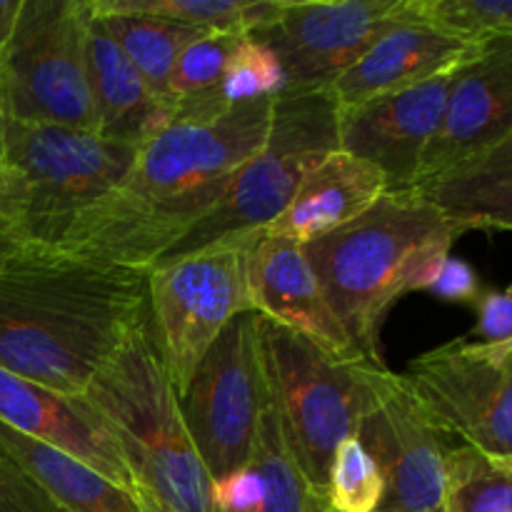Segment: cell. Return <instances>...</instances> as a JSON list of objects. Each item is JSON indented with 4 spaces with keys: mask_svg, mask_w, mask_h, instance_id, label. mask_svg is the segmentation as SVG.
Listing matches in <instances>:
<instances>
[{
    "mask_svg": "<svg viewBox=\"0 0 512 512\" xmlns=\"http://www.w3.org/2000/svg\"><path fill=\"white\" fill-rule=\"evenodd\" d=\"M80 398L118 445L140 512H213V480L180 415L148 310Z\"/></svg>",
    "mask_w": 512,
    "mask_h": 512,
    "instance_id": "277c9868",
    "label": "cell"
},
{
    "mask_svg": "<svg viewBox=\"0 0 512 512\" xmlns=\"http://www.w3.org/2000/svg\"><path fill=\"white\" fill-rule=\"evenodd\" d=\"M5 123H8V113H5L3 90H0V163H5Z\"/></svg>",
    "mask_w": 512,
    "mask_h": 512,
    "instance_id": "8d00e7d4",
    "label": "cell"
},
{
    "mask_svg": "<svg viewBox=\"0 0 512 512\" xmlns=\"http://www.w3.org/2000/svg\"><path fill=\"white\" fill-rule=\"evenodd\" d=\"M0 423L78 458L130 493L123 455L83 398L0 368Z\"/></svg>",
    "mask_w": 512,
    "mask_h": 512,
    "instance_id": "ac0fdd59",
    "label": "cell"
},
{
    "mask_svg": "<svg viewBox=\"0 0 512 512\" xmlns=\"http://www.w3.org/2000/svg\"><path fill=\"white\" fill-rule=\"evenodd\" d=\"M478 45L428 23L415 10V0H405L403 15L365 50L353 68L335 80L330 90L338 108L363 103L380 93L450 73L465 63Z\"/></svg>",
    "mask_w": 512,
    "mask_h": 512,
    "instance_id": "e0dca14e",
    "label": "cell"
},
{
    "mask_svg": "<svg viewBox=\"0 0 512 512\" xmlns=\"http://www.w3.org/2000/svg\"><path fill=\"white\" fill-rule=\"evenodd\" d=\"M443 512H512V463L455 445L448 455Z\"/></svg>",
    "mask_w": 512,
    "mask_h": 512,
    "instance_id": "484cf974",
    "label": "cell"
},
{
    "mask_svg": "<svg viewBox=\"0 0 512 512\" xmlns=\"http://www.w3.org/2000/svg\"><path fill=\"white\" fill-rule=\"evenodd\" d=\"M260 315H235L178 395L180 415L210 480L245 468L270 405L260 348Z\"/></svg>",
    "mask_w": 512,
    "mask_h": 512,
    "instance_id": "30bf717a",
    "label": "cell"
},
{
    "mask_svg": "<svg viewBox=\"0 0 512 512\" xmlns=\"http://www.w3.org/2000/svg\"><path fill=\"white\" fill-rule=\"evenodd\" d=\"M85 58L95 105V133L140 148L173 123V105L150 90L93 10L85 28Z\"/></svg>",
    "mask_w": 512,
    "mask_h": 512,
    "instance_id": "d6986e66",
    "label": "cell"
},
{
    "mask_svg": "<svg viewBox=\"0 0 512 512\" xmlns=\"http://www.w3.org/2000/svg\"><path fill=\"white\" fill-rule=\"evenodd\" d=\"M88 0H23L0 65L8 120L93 130L85 28Z\"/></svg>",
    "mask_w": 512,
    "mask_h": 512,
    "instance_id": "ba28073f",
    "label": "cell"
},
{
    "mask_svg": "<svg viewBox=\"0 0 512 512\" xmlns=\"http://www.w3.org/2000/svg\"><path fill=\"white\" fill-rule=\"evenodd\" d=\"M478 325L475 335L483 343H510L512 340V288L483 290L475 300Z\"/></svg>",
    "mask_w": 512,
    "mask_h": 512,
    "instance_id": "1f68e13d",
    "label": "cell"
},
{
    "mask_svg": "<svg viewBox=\"0 0 512 512\" xmlns=\"http://www.w3.org/2000/svg\"><path fill=\"white\" fill-rule=\"evenodd\" d=\"M20 5H23V0H0V65H3L5 50H8L10 38H13Z\"/></svg>",
    "mask_w": 512,
    "mask_h": 512,
    "instance_id": "e575fe53",
    "label": "cell"
},
{
    "mask_svg": "<svg viewBox=\"0 0 512 512\" xmlns=\"http://www.w3.org/2000/svg\"><path fill=\"white\" fill-rule=\"evenodd\" d=\"M403 10L405 0H275L273 13L248 35L278 55L285 90L333 88Z\"/></svg>",
    "mask_w": 512,
    "mask_h": 512,
    "instance_id": "7c38bea8",
    "label": "cell"
},
{
    "mask_svg": "<svg viewBox=\"0 0 512 512\" xmlns=\"http://www.w3.org/2000/svg\"><path fill=\"white\" fill-rule=\"evenodd\" d=\"M403 380L445 435L512 463V340H450L418 355Z\"/></svg>",
    "mask_w": 512,
    "mask_h": 512,
    "instance_id": "8fae6325",
    "label": "cell"
},
{
    "mask_svg": "<svg viewBox=\"0 0 512 512\" xmlns=\"http://www.w3.org/2000/svg\"><path fill=\"white\" fill-rule=\"evenodd\" d=\"M0 458H5V453H3V450H0Z\"/></svg>",
    "mask_w": 512,
    "mask_h": 512,
    "instance_id": "74e56055",
    "label": "cell"
},
{
    "mask_svg": "<svg viewBox=\"0 0 512 512\" xmlns=\"http://www.w3.org/2000/svg\"><path fill=\"white\" fill-rule=\"evenodd\" d=\"M120 8L165 18L200 33H245L258 28L275 0H115Z\"/></svg>",
    "mask_w": 512,
    "mask_h": 512,
    "instance_id": "4316f807",
    "label": "cell"
},
{
    "mask_svg": "<svg viewBox=\"0 0 512 512\" xmlns=\"http://www.w3.org/2000/svg\"><path fill=\"white\" fill-rule=\"evenodd\" d=\"M385 483L378 512H443L455 445L415 400L403 375L380 378L358 435Z\"/></svg>",
    "mask_w": 512,
    "mask_h": 512,
    "instance_id": "4fadbf2b",
    "label": "cell"
},
{
    "mask_svg": "<svg viewBox=\"0 0 512 512\" xmlns=\"http://www.w3.org/2000/svg\"><path fill=\"white\" fill-rule=\"evenodd\" d=\"M0 450L63 512H140L133 495L98 470L3 423Z\"/></svg>",
    "mask_w": 512,
    "mask_h": 512,
    "instance_id": "603a6c76",
    "label": "cell"
},
{
    "mask_svg": "<svg viewBox=\"0 0 512 512\" xmlns=\"http://www.w3.org/2000/svg\"><path fill=\"white\" fill-rule=\"evenodd\" d=\"M258 325L270 403L285 445L315 495L325 500L335 450L358 435L388 368L365 355L328 353L268 318Z\"/></svg>",
    "mask_w": 512,
    "mask_h": 512,
    "instance_id": "5b68a950",
    "label": "cell"
},
{
    "mask_svg": "<svg viewBox=\"0 0 512 512\" xmlns=\"http://www.w3.org/2000/svg\"><path fill=\"white\" fill-rule=\"evenodd\" d=\"M383 193H388V180L373 163L338 150L305 178L288 208L263 233L308 245L363 215Z\"/></svg>",
    "mask_w": 512,
    "mask_h": 512,
    "instance_id": "ffe728a7",
    "label": "cell"
},
{
    "mask_svg": "<svg viewBox=\"0 0 512 512\" xmlns=\"http://www.w3.org/2000/svg\"><path fill=\"white\" fill-rule=\"evenodd\" d=\"M338 100L333 90H283L273 100L265 143L235 170L215 208L160 260L180 258L235 235L263 233L300 185L338 153Z\"/></svg>",
    "mask_w": 512,
    "mask_h": 512,
    "instance_id": "8992f818",
    "label": "cell"
},
{
    "mask_svg": "<svg viewBox=\"0 0 512 512\" xmlns=\"http://www.w3.org/2000/svg\"><path fill=\"white\" fill-rule=\"evenodd\" d=\"M420 18L470 43L512 38V0H415Z\"/></svg>",
    "mask_w": 512,
    "mask_h": 512,
    "instance_id": "f1b7e54d",
    "label": "cell"
},
{
    "mask_svg": "<svg viewBox=\"0 0 512 512\" xmlns=\"http://www.w3.org/2000/svg\"><path fill=\"white\" fill-rule=\"evenodd\" d=\"M258 235L223 238L148 270L150 325L178 395L230 320L250 310L248 258Z\"/></svg>",
    "mask_w": 512,
    "mask_h": 512,
    "instance_id": "52a82bcc",
    "label": "cell"
},
{
    "mask_svg": "<svg viewBox=\"0 0 512 512\" xmlns=\"http://www.w3.org/2000/svg\"><path fill=\"white\" fill-rule=\"evenodd\" d=\"M90 10L103 23L110 38L118 43L125 58L135 65L145 83L158 98L173 105L170 100V75L180 50L203 35L200 30L170 23L165 18L138 13V10L120 8L115 0H90Z\"/></svg>",
    "mask_w": 512,
    "mask_h": 512,
    "instance_id": "cb8c5ba5",
    "label": "cell"
},
{
    "mask_svg": "<svg viewBox=\"0 0 512 512\" xmlns=\"http://www.w3.org/2000/svg\"><path fill=\"white\" fill-rule=\"evenodd\" d=\"M20 240H25V238H23V233H20L18 223H0V255H5L8 250H13Z\"/></svg>",
    "mask_w": 512,
    "mask_h": 512,
    "instance_id": "d590c367",
    "label": "cell"
},
{
    "mask_svg": "<svg viewBox=\"0 0 512 512\" xmlns=\"http://www.w3.org/2000/svg\"><path fill=\"white\" fill-rule=\"evenodd\" d=\"M285 90V73L278 55L263 40L243 35L230 53L223 75L225 103L275 98Z\"/></svg>",
    "mask_w": 512,
    "mask_h": 512,
    "instance_id": "f546056e",
    "label": "cell"
},
{
    "mask_svg": "<svg viewBox=\"0 0 512 512\" xmlns=\"http://www.w3.org/2000/svg\"><path fill=\"white\" fill-rule=\"evenodd\" d=\"M428 290L435 298L448 300V303H475L480 298V293H483L478 273L465 260L453 258V255L445 260L443 268L435 275L433 285Z\"/></svg>",
    "mask_w": 512,
    "mask_h": 512,
    "instance_id": "d6a6232c",
    "label": "cell"
},
{
    "mask_svg": "<svg viewBox=\"0 0 512 512\" xmlns=\"http://www.w3.org/2000/svg\"><path fill=\"white\" fill-rule=\"evenodd\" d=\"M138 150V145L108 140L93 130L8 120L5 163L18 170L28 188L20 218L23 238L48 243L65 220L128 178Z\"/></svg>",
    "mask_w": 512,
    "mask_h": 512,
    "instance_id": "9c48e42d",
    "label": "cell"
},
{
    "mask_svg": "<svg viewBox=\"0 0 512 512\" xmlns=\"http://www.w3.org/2000/svg\"><path fill=\"white\" fill-rule=\"evenodd\" d=\"M383 495L385 483L375 460L358 438L345 440L328 470L325 500L330 512H378Z\"/></svg>",
    "mask_w": 512,
    "mask_h": 512,
    "instance_id": "83f0119b",
    "label": "cell"
},
{
    "mask_svg": "<svg viewBox=\"0 0 512 512\" xmlns=\"http://www.w3.org/2000/svg\"><path fill=\"white\" fill-rule=\"evenodd\" d=\"M453 73L340 108V150L373 163L388 180V190H413L425 153L443 123Z\"/></svg>",
    "mask_w": 512,
    "mask_h": 512,
    "instance_id": "5bb4252c",
    "label": "cell"
},
{
    "mask_svg": "<svg viewBox=\"0 0 512 512\" xmlns=\"http://www.w3.org/2000/svg\"><path fill=\"white\" fill-rule=\"evenodd\" d=\"M273 100L175 113L173 123L140 145L128 178L65 220L43 245L150 270L215 208L235 170L265 143Z\"/></svg>",
    "mask_w": 512,
    "mask_h": 512,
    "instance_id": "6da1fadb",
    "label": "cell"
},
{
    "mask_svg": "<svg viewBox=\"0 0 512 512\" xmlns=\"http://www.w3.org/2000/svg\"><path fill=\"white\" fill-rule=\"evenodd\" d=\"M28 203V188L18 170L0 163V223H18Z\"/></svg>",
    "mask_w": 512,
    "mask_h": 512,
    "instance_id": "836d02e7",
    "label": "cell"
},
{
    "mask_svg": "<svg viewBox=\"0 0 512 512\" xmlns=\"http://www.w3.org/2000/svg\"><path fill=\"white\" fill-rule=\"evenodd\" d=\"M0 512H63L13 460L0 458Z\"/></svg>",
    "mask_w": 512,
    "mask_h": 512,
    "instance_id": "4dcf8cb0",
    "label": "cell"
},
{
    "mask_svg": "<svg viewBox=\"0 0 512 512\" xmlns=\"http://www.w3.org/2000/svg\"><path fill=\"white\" fill-rule=\"evenodd\" d=\"M213 512H330L285 445L273 403L265 408L245 468L213 480Z\"/></svg>",
    "mask_w": 512,
    "mask_h": 512,
    "instance_id": "44dd1931",
    "label": "cell"
},
{
    "mask_svg": "<svg viewBox=\"0 0 512 512\" xmlns=\"http://www.w3.org/2000/svg\"><path fill=\"white\" fill-rule=\"evenodd\" d=\"M245 33H203L180 50L170 75L175 113H205L225 108L223 75L230 53Z\"/></svg>",
    "mask_w": 512,
    "mask_h": 512,
    "instance_id": "d4e9b609",
    "label": "cell"
},
{
    "mask_svg": "<svg viewBox=\"0 0 512 512\" xmlns=\"http://www.w3.org/2000/svg\"><path fill=\"white\" fill-rule=\"evenodd\" d=\"M248 290L250 310L260 318L313 340L333 355H363L330 308L303 245L260 233L250 248Z\"/></svg>",
    "mask_w": 512,
    "mask_h": 512,
    "instance_id": "2e32d148",
    "label": "cell"
},
{
    "mask_svg": "<svg viewBox=\"0 0 512 512\" xmlns=\"http://www.w3.org/2000/svg\"><path fill=\"white\" fill-rule=\"evenodd\" d=\"M460 230H512V130L413 188Z\"/></svg>",
    "mask_w": 512,
    "mask_h": 512,
    "instance_id": "7402d4cb",
    "label": "cell"
},
{
    "mask_svg": "<svg viewBox=\"0 0 512 512\" xmlns=\"http://www.w3.org/2000/svg\"><path fill=\"white\" fill-rule=\"evenodd\" d=\"M463 230L415 190H388L363 215L303 245L355 350L380 360L390 308L428 290Z\"/></svg>",
    "mask_w": 512,
    "mask_h": 512,
    "instance_id": "3957f363",
    "label": "cell"
},
{
    "mask_svg": "<svg viewBox=\"0 0 512 512\" xmlns=\"http://www.w3.org/2000/svg\"><path fill=\"white\" fill-rule=\"evenodd\" d=\"M508 130H512V38H493L480 43L455 68L443 123L413 188L493 145Z\"/></svg>",
    "mask_w": 512,
    "mask_h": 512,
    "instance_id": "9a60e30c",
    "label": "cell"
},
{
    "mask_svg": "<svg viewBox=\"0 0 512 512\" xmlns=\"http://www.w3.org/2000/svg\"><path fill=\"white\" fill-rule=\"evenodd\" d=\"M148 310V270L20 240L0 255V368L80 398Z\"/></svg>",
    "mask_w": 512,
    "mask_h": 512,
    "instance_id": "7a4b0ae2",
    "label": "cell"
}]
</instances>
